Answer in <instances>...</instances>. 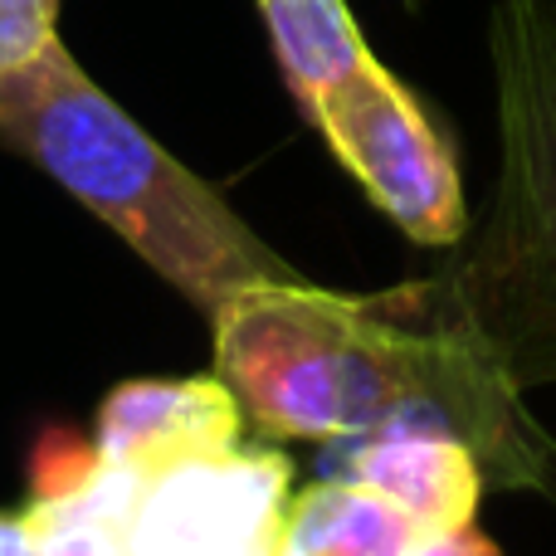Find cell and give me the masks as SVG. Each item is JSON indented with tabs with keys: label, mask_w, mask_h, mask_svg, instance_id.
I'll use <instances>...</instances> for the list:
<instances>
[{
	"label": "cell",
	"mask_w": 556,
	"mask_h": 556,
	"mask_svg": "<svg viewBox=\"0 0 556 556\" xmlns=\"http://www.w3.org/2000/svg\"><path fill=\"white\" fill-rule=\"evenodd\" d=\"M278 450H220L147 473L123 528V556H278L288 513Z\"/></svg>",
	"instance_id": "obj_5"
},
{
	"label": "cell",
	"mask_w": 556,
	"mask_h": 556,
	"mask_svg": "<svg viewBox=\"0 0 556 556\" xmlns=\"http://www.w3.org/2000/svg\"><path fill=\"white\" fill-rule=\"evenodd\" d=\"M410 556H503V552L469 522V528H454V532H420Z\"/></svg>",
	"instance_id": "obj_12"
},
{
	"label": "cell",
	"mask_w": 556,
	"mask_h": 556,
	"mask_svg": "<svg viewBox=\"0 0 556 556\" xmlns=\"http://www.w3.org/2000/svg\"><path fill=\"white\" fill-rule=\"evenodd\" d=\"M211 323L215 371L264 434L337 444L381 430H444L493 479L552 483V444L518 415V395L440 327L405 323L391 293L342 298L283 278L235 293Z\"/></svg>",
	"instance_id": "obj_1"
},
{
	"label": "cell",
	"mask_w": 556,
	"mask_h": 556,
	"mask_svg": "<svg viewBox=\"0 0 556 556\" xmlns=\"http://www.w3.org/2000/svg\"><path fill=\"white\" fill-rule=\"evenodd\" d=\"M498 176L473 240L395 303L440 327L513 395L556 381V0L489 20Z\"/></svg>",
	"instance_id": "obj_2"
},
{
	"label": "cell",
	"mask_w": 556,
	"mask_h": 556,
	"mask_svg": "<svg viewBox=\"0 0 556 556\" xmlns=\"http://www.w3.org/2000/svg\"><path fill=\"white\" fill-rule=\"evenodd\" d=\"M0 556H35V522H29V513H0Z\"/></svg>",
	"instance_id": "obj_13"
},
{
	"label": "cell",
	"mask_w": 556,
	"mask_h": 556,
	"mask_svg": "<svg viewBox=\"0 0 556 556\" xmlns=\"http://www.w3.org/2000/svg\"><path fill=\"white\" fill-rule=\"evenodd\" d=\"M29 522H35V556H123V532L103 528V522L35 518V513Z\"/></svg>",
	"instance_id": "obj_11"
},
{
	"label": "cell",
	"mask_w": 556,
	"mask_h": 556,
	"mask_svg": "<svg viewBox=\"0 0 556 556\" xmlns=\"http://www.w3.org/2000/svg\"><path fill=\"white\" fill-rule=\"evenodd\" d=\"M0 142L54 176L201 313L225 307L244 288L298 278L293 264L278 260L211 181L137 127L59 39L0 78Z\"/></svg>",
	"instance_id": "obj_3"
},
{
	"label": "cell",
	"mask_w": 556,
	"mask_h": 556,
	"mask_svg": "<svg viewBox=\"0 0 556 556\" xmlns=\"http://www.w3.org/2000/svg\"><path fill=\"white\" fill-rule=\"evenodd\" d=\"M59 0H0V78L25 68L45 45H54Z\"/></svg>",
	"instance_id": "obj_10"
},
{
	"label": "cell",
	"mask_w": 556,
	"mask_h": 556,
	"mask_svg": "<svg viewBox=\"0 0 556 556\" xmlns=\"http://www.w3.org/2000/svg\"><path fill=\"white\" fill-rule=\"evenodd\" d=\"M342 479L366 483L405 513L420 532H454L479 518L483 464L459 434L444 430H381L362 434L342 459Z\"/></svg>",
	"instance_id": "obj_7"
},
{
	"label": "cell",
	"mask_w": 556,
	"mask_h": 556,
	"mask_svg": "<svg viewBox=\"0 0 556 556\" xmlns=\"http://www.w3.org/2000/svg\"><path fill=\"white\" fill-rule=\"evenodd\" d=\"M260 15L303 113H313L332 88H342L356 68L376 59L346 0H260Z\"/></svg>",
	"instance_id": "obj_9"
},
{
	"label": "cell",
	"mask_w": 556,
	"mask_h": 556,
	"mask_svg": "<svg viewBox=\"0 0 556 556\" xmlns=\"http://www.w3.org/2000/svg\"><path fill=\"white\" fill-rule=\"evenodd\" d=\"M240 444V401L220 376L123 381L98 405L93 450L108 464L156 473L176 459H201Z\"/></svg>",
	"instance_id": "obj_6"
},
{
	"label": "cell",
	"mask_w": 556,
	"mask_h": 556,
	"mask_svg": "<svg viewBox=\"0 0 556 556\" xmlns=\"http://www.w3.org/2000/svg\"><path fill=\"white\" fill-rule=\"evenodd\" d=\"M307 117L395 230L434 250L469 235V201L450 142L381 59L356 68Z\"/></svg>",
	"instance_id": "obj_4"
},
{
	"label": "cell",
	"mask_w": 556,
	"mask_h": 556,
	"mask_svg": "<svg viewBox=\"0 0 556 556\" xmlns=\"http://www.w3.org/2000/svg\"><path fill=\"white\" fill-rule=\"evenodd\" d=\"M420 528L352 479H323L288 498L278 556H410Z\"/></svg>",
	"instance_id": "obj_8"
}]
</instances>
